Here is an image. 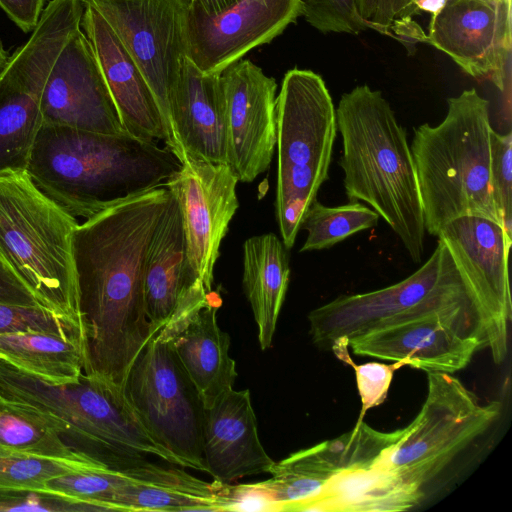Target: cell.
I'll return each mask as SVG.
<instances>
[{
	"mask_svg": "<svg viewBox=\"0 0 512 512\" xmlns=\"http://www.w3.org/2000/svg\"><path fill=\"white\" fill-rule=\"evenodd\" d=\"M171 193L165 184L79 223L72 247L82 326L83 375L125 390L155 335L144 302L146 257Z\"/></svg>",
	"mask_w": 512,
	"mask_h": 512,
	"instance_id": "6da1fadb",
	"label": "cell"
},
{
	"mask_svg": "<svg viewBox=\"0 0 512 512\" xmlns=\"http://www.w3.org/2000/svg\"><path fill=\"white\" fill-rule=\"evenodd\" d=\"M179 165L174 154L155 141L42 124L26 171L62 210L88 219L165 184Z\"/></svg>",
	"mask_w": 512,
	"mask_h": 512,
	"instance_id": "7a4b0ae2",
	"label": "cell"
},
{
	"mask_svg": "<svg viewBox=\"0 0 512 512\" xmlns=\"http://www.w3.org/2000/svg\"><path fill=\"white\" fill-rule=\"evenodd\" d=\"M0 399L50 427L75 453L126 471L152 458L181 466L148 432L125 390L84 375L51 384L0 358Z\"/></svg>",
	"mask_w": 512,
	"mask_h": 512,
	"instance_id": "3957f363",
	"label": "cell"
},
{
	"mask_svg": "<svg viewBox=\"0 0 512 512\" xmlns=\"http://www.w3.org/2000/svg\"><path fill=\"white\" fill-rule=\"evenodd\" d=\"M336 122L349 202L368 204L395 232L411 260L420 263L426 230L405 129L382 93L367 85L341 96Z\"/></svg>",
	"mask_w": 512,
	"mask_h": 512,
	"instance_id": "277c9868",
	"label": "cell"
},
{
	"mask_svg": "<svg viewBox=\"0 0 512 512\" xmlns=\"http://www.w3.org/2000/svg\"><path fill=\"white\" fill-rule=\"evenodd\" d=\"M447 103L438 125L414 128L410 146L425 230L437 237L447 223L468 215L502 226L491 187L489 101L472 88Z\"/></svg>",
	"mask_w": 512,
	"mask_h": 512,
	"instance_id": "5b68a950",
	"label": "cell"
},
{
	"mask_svg": "<svg viewBox=\"0 0 512 512\" xmlns=\"http://www.w3.org/2000/svg\"><path fill=\"white\" fill-rule=\"evenodd\" d=\"M438 314L466 336L487 348L480 310L444 245L438 244L427 261L402 281L360 294L342 295L308 315L314 344L331 347L390 325Z\"/></svg>",
	"mask_w": 512,
	"mask_h": 512,
	"instance_id": "8992f818",
	"label": "cell"
},
{
	"mask_svg": "<svg viewBox=\"0 0 512 512\" xmlns=\"http://www.w3.org/2000/svg\"><path fill=\"white\" fill-rule=\"evenodd\" d=\"M78 224L26 170L0 171V257L41 305L82 329L72 247Z\"/></svg>",
	"mask_w": 512,
	"mask_h": 512,
	"instance_id": "52a82bcc",
	"label": "cell"
},
{
	"mask_svg": "<svg viewBox=\"0 0 512 512\" xmlns=\"http://www.w3.org/2000/svg\"><path fill=\"white\" fill-rule=\"evenodd\" d=\"M336 108L322 77L294 68L277 97L276 217L282 242L293 247L302 218L329 178L337 134Z\"/></svg>",
	"mask_w": 512,
	"mask_h": 512,
	"instance_id": "ba28073f",
	"label": "cell"
},
{
	"mask_svg": "<svg viewBox=\"0 0 512 512\" xmlns=\"http://www.w3.org/2000/svg\"><path fill=\"white\" fill-rule=\"evenodd\" d=\"M86 0H51L29 39L0 73V171L26 170L42 126L41 97L51 68L81 26Z\"/></svg>",
	"mask_w": 512,
	"mask_h": 512,
	"instance_id": "9c48e42d",
	"label": "cell"
},
{
	"mask_svg": "<svg viewBox=\"0 0 512 512\" xmlns=\"http://www.w3.org/2000/svg\"><path fill=\"white\" fill-rule=\"evenodd\" d=\"M427 381L426 399L406 434L374 464L419 487L482 435L502 411L501 402L482 404L448 373L428 372Z\"/></svg>",
	"mask_w": 512,
	"mask_h": 512,
	"instance_id": "30bf717a",
	"label": "cell"
},
{
	"mask_svg": "<svg viewBox=\"0 0 512 512\" xmlns=\"http://www.w3.org/2000/svg\"><path fill=\"white\" fill-rule=\"evenodd\" d=\"M125 392L151 436L183 468L206 472L205 406L169 338L150 339L130 369Z\"/></svg>",
	"mask_w": 512,
	"mask_h": 512,
	"instance_id": "8fae6325",
	"label": "cell"
},
{
	"mask_svg": "<svg viewBox=\"0 0 512 512\" xmlns=\"http://www.w3.org/2000/svg\"><path fill=\"white\" fill-rule=\"evenodd\" d=\"M134 60L159 105L171 147L170 106L188 58L182 0H87Z\"/></svg>",
	"mask_w": 512,
	"mask_h": 512,
	"instance_id": "7c38bea8",
	"label": "cell"
},
{
	"mask_svg": "<svg viewBox=\"0 0 512 512\" xmlns=\"http://www.w3.org/2000/svg\"><path fill=\"white\" fill-rule=\"evenodd\" d=\"M437 237L448 249L480 310L494 362H503L512 316L508 274L512 238L499 223L474 215L450 221Z\"/></svg>",
	"mask_w": 512,
	"mask_h": 512,
	"instance_id": "4fadbf2b",
	"label": "cell"
},
{
	"mask_svg": "<svg viewBox=\"0 0 512 512\" xmlns=\"http://www.w3.org/2000/svg\"><path fill=\"white\" fill-rule=\"evenodd\" d=\"M237 183L228 164L191 157H186L165 182L180 209L188 271L208 292H212L221 242L239 207Z\"/></svg>",
	"mask_w": 512,
	"mask_h": 512,
	"instance_id": "5bb4252c",
	"label": "cell"
},
{
	"mask_svg": "<svg viewBox=\"0 0 512 512\" xmlns=\"http://www.w3.org/2000/svg\"><path fill=\"white\" fill-rule=\"evenodd\" d=\"M425 42L474 78L505 90L511 54V0H448L431 17Z\"/></svg>",
	"mask_w": 512,
	"mask_h": 512,
	"instance_id": "9a60e30c",
	"label": "cell"
},
{
	"mask_svg": "<svg viewBox=\"0 0 512 512\" xmlns=\"http://www.w3.org/2000/svg\"><path fill=\"white\" fill-rule=\"evenodd\" d=\"M227 164L238 181L249 183L271 164L277 141V84L250 60L222 73Z\"/></svg>",
	"mask_w": 512,
	"mask_h": 512,
	"instance_id": "2e32d148",
	"label": "cell"
},
{
	"mask_svg": "<svg viewBox=\"0 0 512 512\" xmlns=\"http://www.w3.org/2000/svg\"><path fill=\"white\" fill-rule=\"evenodd\" d=\"M302 10V0H241L214 15L190 6L188 58L205 73H222L251 49L280 35Z\"/></svg>",
	"mask_w": 512,
	"mask_h": 512,
	"instance_id": "e0dca14e",
	"label": "cell"
},
{
	"mask_svg": "<svg viewBox=\"0 0 512 512\" xmlns=\"http://www.w3.org/2000/svg\"><path fill=\"white\" fill-rule=\"evenodd\" d=\"M41 115L42 124L128 133L91 43L80 29L70 36L51 68L41 97Z\"/></svg>",
	"mask_w": 512,
	"mask_h": 512,
	"instance_id": "ac0fdd59",
	"label": "cell"
},
{
	"mask_svg": "<svg viewBox=\"0 0 512 512\" xmlns=\"http://www.w3.org/2000/svg\"><path fill=\"white\" fill-rule=\"evenodd\" d=\"M215 296L188 271L182 217L171 194L146 257L144 302L152 331L172 336Z\"/></svg>",
	"mask_w": 512,
	"mask_h": 512,
	"instance_id": "d6986e66",
	"label": "cell"
},
{
	"mask_svg": "<svg viewBox=\"0 0 512 512\" xmlns=\"http://www.w3.org/2000/svg\"><path fill=\"white\" fill-rule=\"evenodd\" d=\"M359 356L401 362L414 369L452 374L465 368L485 348L438 314L390 325L348 341Z\"/></svg>",
	"mask_w": 512,
	"mask_h": 512,
	"instance_id": "ffe728a7",
	"label": "cell"
},
{
	"mask_svg": "<svg viewBox=\"0 0 512 512\" xmlns=\"http://www.w3.org/2000/svg\"><path fill=\"white\" fill-rule=\"evenodd\" d=\"M203 460L206 473L222 483L270 473L275 461L260 441L248 389H231L205 409Z\"/></svg>",
	"mask_w": 512,
	"mask_h": 512,
	"instance_id": "44dd1931",
	"label": "cell"
},
{
	"mask_svg": "<svg viewBox=\"0 0 512 512\" xmlns=\"http://www.w3.org/2000/svg\"><path fill=\"white\" fill-rule=\"evenodd\" d=\"M170 151L186 157L227 164L225 95L221 73H205L190 60L170 106Z\"/></svg>",
	"mask_w": 512,
	"mask_h": 512,
	"instance_id": "7402d4cb",
	"label": "cell"
},
{
	"mask_svg": "<svg viewBox=\"0 0 512 512\" xmlns=\"http://www.w3.org/2000/svg\"><path fill=\"white\" fill-rule=\"evenodd\" d=\"M81 25L125 130L143 140L165 142L162 114L150 86L107 22L87 0Z\"/></svg>",
	"mask_w": 512,
	"mask_h": 512,
	"instance_id": "603a6c76",
	"label": "cell"
},
{
	"mask_svg": "<svg viewBox=\"0 0 512 512\" xmlns=\"http://www.w3.org/2000/svg\"><path fill=\"white\" fill-rule=\"evenodd\" d=\"M220 306L216 295L169 337L205 409L233 389L237 377L235 361L229 355L230 336L217 323Z\"/></svg>",
	"mask_w": 512,
	"mask_h": 512,
	"instance_id": "cb8c5ba5",
	"label": "cell"
},
{
	"mask_svg": "<svg viewBox=\"0 0 512 512\" xmlns=\"http://www.w3.org/2000/svg\"><path fill=\"white\" fill-rule=\"evenodd\" d=\"M174 466L150 460L126 470L113 500L116 511H218L216 481Z\"/></svg>",
	"mask_w": 512,
	"mask_h": 512,
	"instance_id": "d4e9b609",
	"label": "cell"
},
{
	"mask_svg": "<svg viewBox=\"0 0 512 512\" xmlns=\"http://www.w3.org/2000/svg\"><path fill=\"white\" fill-rule=\"evenodd\" d=\"M422 487L405 481L379 465L336 473L321 492L298 511L386 512L406 511L423 498Z\"/></svg>",
	"mask_w": 512,
	"mask_h": 512,
	"instance_id": "484cf974",
	"label": "cell"
},
{
	"mask_svg": "<svg viewBox=\"0 0 512 512\" xmlns=\"http://www.w3.org/2000/svg\"><path fill=\"white\" fill-rule=\"evenodd\" d=\"M286 247L274 234L248 238L243 245V289L262 350L271 346L289 284Z\"/></svg>",
	"mask_w": 512,
	"mask_h": 512,
	"instance_id": "4316f807",
	"label": "cell"
},
{
	"mask_svg": "<svg viewBox=\"0 0 512 512\" xmlns=\"http://www.w3.org/2000/svg\"><path fill=\"white\" fill-rule=\"evenodd\" d=\"M0 358L51 384L75 383L83 375L81 341L57 334H0Z\"/></svg>",
	"mask_w": 512,
	"mask_h": 512,
	"instance_id": "83f0119b",
	"label": "cell"
},
{
	"mask_svg": "<svg viewBox=\"0 0 512 512\" xmlns=\"http://www.w3.org/2000/svg\"><path fill=\"white\" fill-rule=\"evenodd\" d=\"M408 426L391 432L357 422L354 428L334 439L290 454L282 461L290 466L327 477L336 473L372 467L385 450L398 442Z\"/></svg>",
	"mask_w": 512,
	"mask_h": 512,
	"instance_id": "f1b7e54d",
	"label": "cell"
},
{
	"mask_svg": "<svg viewBox=\"0 0 512 512\" xmlns=\"http://www.w3.org/2000/svg\"><path fill=\"white\" fill-rule=\"evenodd\" d=\"M0 454L30 455L97 464L72 451L41 420L12 407L1 399Z\"/></svg>",
	"mask_w": 512,
	"mask_h": 512,
	"instance_id": "f546056e",
	"label": "cell"
},
{
	"mask_svg": "<svg viewBox=\"0 0 512 512\" xmlns=\"http://www.w3.org/2000/svg\"><path fill=\"white\" fill-rule=\"evenodd\" d=\"M379 214L360 202L335 207L325 206L316 199L305 212L300 229L307 238L300 252L331 248L348 237L375 227Z\"/></svg>",
	"mask_w": 512,
	"mask_h": 512,
	"instance_id": "4dcf8cb0",
	"label": "cell"
},
{
	"mask_svg": "<svg viewBox=\"0 0 512 512\" xmlns=\"http://www.w3.org/2000/svg\"><path fill=\"white\" fill-rule=\"evenodd\" d=\"M124 477L125 471L87 467L47 480L45 490L95 504L104 511H116L113 500Z\"/></svg>",
	"mask_w": 512,
	"mask_h": 512,
	"instance_id": "1f68e13d",
	"label": "cell"
},
{
	"mask_svg": "<svg viewBox=\"0 0 512 512\" xmlns=\"http://www.w3.org/2000/svg\"><path fill=\"white\" fill-rule=\"evenodd\" d=\"M87 467L104 466L30 455L0 454V490H45L47 480Z\"/></svg>",
	"mask_w": 512,
	"mask_h": 512,
	"instance_id": "d6a6232c",
	"label": "cell"
},
{
	"mask_svg": "<svg viewBox=\"0 0 512 512\" xmlns=\"http://www.w3.org/2000/svg\"><path fill=\"white\" fill-rule=\"evenodd\" d=\"M45 332L78 339L82 329L72 319L45 306L0 303V334Z\"/></svg>",
	"mask_w": 512,
	"mask_h": 512,
	"instance_id": "836d02e7",
	"label": "cell"
},
{
	"mask_svg": "<svg viewBox=\"0 0 512 512\" xmlns=\"http://www.w3.org/2000/svg\"><path fill=\"white\" fill-rule=\"evenodd\" d=\"M271 477L264 480L273 492L280 511H298L300 506L317 496L329 477L275 462L270 470Z\"/></svg>",
	"mask_w": 512,
	"mask_h": 512,
	"instance_id": "e575fe53",
	"label": "cell"
},
{
	"mask_svg": "<svg viewBox=\"0 0 512 512\" xmlns=\"http://www.w3.org/2000/svg\"><path fill=\"white\" fill-rule=\"evenodd\" d=\"M302 16L322 33L358 35L368 28L359 14L357 0H302Z\"/></svg>",
	"mask_w": 512,
	"mask_h": 512,
	"instance_id": "d590c367",
	"label": "cell"
},
{
	"mask_svg": "<svg viewBox=\"0 0 512 512\" xmlns=\"http://www.w3.org/2000/svg\"><path fill=\"white\" fill-rule=\"evenodd\" d=\"M491 187L507 235L512 238V135L492 131Z\"/></svg>",
	"mask_w": 512,
	"mask_h": 512,
	"instance_id": "8d00e7d4",
	"label": "cell"
},
{
	"mask_svg": "<svg viewBox=\"0 0 512 512\" xmlns=\"http://www.w3.org/2000/svg\"><path fill=\"white\" fill-rule=\"evenodd\" d=\"M12 511L89 512L104 509L46 490H0V512Z\"/></svg>",
	"mask_w": 512,
	"mask_h": 512,
	"instance_id": "74e56055",
	"label": "cell"
},
{
	"mask_svg": "<svg viewBox=\"0 0 512 512\" xmlns=\"http://www.w3.org/2000/svg\"><path fill=\"white\" fill-rule=\"evenodd\" d=\"M335 355L344 363L352 366L355 371L357 389L361 400V411L357 422H361L369 409L385 401L395 370L405 365L401 362H394L390 365L379 362L356 365L352 362L348 349Z\"/></svg>",
	"mask_w": 512,
	"mask_h": 512,
	"instance_id": "f35d334b",
	"label": "cell"
},
{
	"mask_svg": "<svg viewBox=\"0 0 512 512\" xmlns=\"http://www.w3.org/2000/svg\"><path fill=\"white\" fill-rule=\"evenodd\" d=\"M216 484L218 511H280L273 492L264 481L237 485L216 481Z\"/></svg>",
	"mask_w": 512,
	"mask_h": 512,
	"instance_id": "ab89813d",
	"label": "cell"
},
{
	"mask_svg": "<svg viewBox=\"0 0 512 512\" xmlns=\"http://www.w3.org/2000/svg\"><path fill=\"white\" fill-rule=\"evenodd\" d=\"M412 0H357L358 11L368 28L391 36L398 22L412 20L408 10Z\"/></svg>",
	"mask_w": 512,
	"mask_h": 512,
	"instance_id": "60d3db41",
	"label": "cell"
},
{
	"mask_svg": "<svg viewBox=\"0 0 512 512\" xmlns=\"http://www.w3.org/2000/svg\"><path fill=\"white\" fill-rule=\"evenodd\" d=\"M0 303L19 305L40 304L31 290L20 280V278L12 271V269L1 257Z\"/></svg>",
	"mask_w": 512,
	"mask_h": 512,
	"instance_id": "b9f144b4",
	"label": "cell"
},
{
	"mask_svg": "<svg viewBox=\"0 0 512 512\" xmlns=\"http://www.w3.org/2000/svg\"><path fill=\"white\" fill-rule=\"evenodd\" d=\"M46 0H0V7L24 32H31L37 25Z\"/></svg>",
	"mask_w": 512,
	"mask_h": 512,
	"instance_id": "7bdbcfd3",
	"label": "cell"
},
{
	"mask_svg": "<svg viewBox=\"0 0 512 512\" xmlns=\"http://www.w3.org/2000/svg\"><path fill=\"white\" fill-rule=\"evenodd\" d=\"M447 1L448 0H412L408 10V16L411 18L414 14L428 12L431 14V17H434L444 8Z\"/></svg>",
	"mask_w": 512,
	"mask_h": 512,
	"instance_id": "ee69618b",
	"label": "cell"
},
{
	"mask_svg": "<svg viewBox=\"0 0 512 512\" xmlns=\"http://www.w3.org/2000/svg\"><path fill=\"white\" fill-rule=\"evenodd\" d=\"M241 0H194L195 6L208 15L218 14L232 7Z\"/></svg>",
	"mask_w": 512,
	"mask_h": 512,
	"instance_id": "f6af8a7d",
	"label": "cell"
},
{
	"mask_svg": "<svg viewBox=\"0 0 512 512\" xmlns=\"http://www.w3.org/2000/svg\"><path fill=\"white\" fill-rule=\"evenodd\" d=\"M10 55L7 53V51L4 49L2 42L0 41V73L6 66Z\"/></svg>",
	"mask_w": 512,
	"mask_h": 512,
	"instance_id": "bcb514c9",
	"label": "cell"
},
{
	"mask_svg": "<svg viewBox=\"0 0 512 512\" xmlns=\"http://www.w3.org/2000/svg\"><path fill=\"white\" fill-rule=\"evenodd\" d=\"M188 7H190L193 4L194 0H182Z\"/></svg>",
	"mask_w": 512,
	"mask_h": 512,
	"instance_id": "7dc6e473",
	"label": "cell"
}]
</instances>
